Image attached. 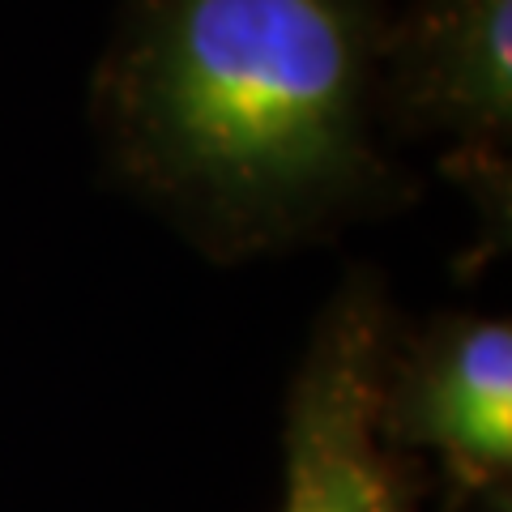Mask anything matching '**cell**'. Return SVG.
<instances>
[{"label": "cell", "instance_id": "obj_1", "mask_svg": "<svg viewBox=\"0 0 512 512\" xmlns=\"http://www.w3.org/2000/svg\"><path fill=\"white\" fill-rule=\"evenodd\" d=\"M389 0H128L99 82L120 171L214 252L291 244L380 184Z\"/></svg>", "mask_w": 512, "mask_h": 512}, {"label": "cell", "instance_id": "obj_2", "mask_svg": "<svg viewBox=\"0 0 512 512\" xmlns=\"http://www.w3.org/2000/svg\"><path fill=\"white\" fill-rule=\"evenodd\" d=\"M389 355L380 295L342 291L291 384L282 512H414L393 444L380 436Z\"/></svg>", "mask_w": 512, "mask_h": 512}, {"label": "cell", "instance_id": "obj_3", "mask_svg": "<svg viewBox=\"0 0 512 512\" xmlns=\"http://www.w3.org/2000/svg\"><path fill=\"white\" fill-rule=\"evenodd\" d=\"M380 436L436 457L453 500L508 512L512 329L495 316H448L384 367Z\"/></svg>", "mask_w": 512, "mask_h": 512}, {"label": "cell", "instance_id": "obj_4", "mask_svg": "<svg viewBox=\"0 0 512 512\" xmlns=\"http://www.w3.org/2000/svg\"><path fill=\"white\" fill-rule=\"evenodd\" d=\"M384 116L495 167L512 133V0H406L384 39Z\"/></svg>", "mask_w": 512, "mask_h": 512}]
</instances>
